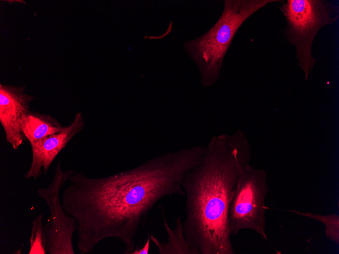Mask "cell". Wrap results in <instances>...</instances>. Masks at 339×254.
<instances>
[{
  "mask_svg": "<svg viewBox=\"0 0 339 254\" xmlns=\"http://www.w3.org/2000/svg\"><path fill=\"white\" fill-rule=\"evenodd\" d=\"M25 86L0 84V122L6 141L14 150H17L25 138L22 132L21 123L30 111L33 95L25 93Z\"/></svg>",
  "mask_w": 339,
  "mask_h": 254,
  "instance_id": "52a82bcc",
  "label": "cell"
},
{
  "mask_svg": "<svg viewBox=\"0 0 339 254\" xmlns=\"http://www.w3.org/2000/svg\"><path fill=\"white\" fill-rule=\"evenodd\" d=\"M279 8L286 20L284 35L295 47L298 66L308 80L317 62L312 55L313 42L323 27L338 19L339 7L325 0H287Z\"/></svg>",
  "mask_w": 339,
  "mask_h": 254,
  "instance_id": "277c9868",
  "label": "cell"
},
{
  "mask_svg": "<svg viewBox=\"0 0 339 254\" xmlns=\"http://www.w3.org/2000/svg\"><path fill=\"white\" fill-rule=\"evenodd\" d=\"M205 150L202 146L184 148L104 177L73 173L61 201L65 213L77 221L79 252H90L104 240L116 238L125 246L123 253L131 254L155 204L167 195L185 196L182 178L201 160Z\"/></svg>",
  "mask_w": 339,
  "mask_h": 254,
  "instance_id": "6da1fadb",
  "label": "cell"
},
{
  "mask_svg": "<svg viewBox=\"0 0 339 254\" xmlns=\"http://www.w3.org/2000/svg\"><path fill=\"white\" fill-rule=\"evenodd\" d=\"M150 238L148 235L146 242L144 245L140 248L134 249L131 254H148L150 249Z\"/></svg>",
  "mask_w": 339,
  "mask_h": 254,
  "instance_id": "4fadbf2b",
  "label": "cell"
},
{
  "mask_svg": "<svg viewBox=\"0 0 339 254\" xmlns=\"http://www.w3.org/2000/svg\"><path fill=\"white\" fill-rule=\"evenodd\" d=\"M64 127L52 116L31 111L23 118L21 123L22 132L30 143L58 132Z\"/></svg>",
  "mask_w": 339,
  "mask_h": 254,
  "instance_id": "30bf717a",
  "label": "cell"
},
{
  "mask_svg": "<svg viewBox=\"0 0 339 254\" xmlns=\"http://www.w3.org/2000/svg\"><path fill=\"white\" fill-rule=\"evenodd\" d=\"M299 215L315 220L325 226V233L327 238L336 245L339 244V216L336 214L322 215L309 212H302L297 210H290Z\"/></svg>",
  "mask_w": 339,
  "mask_h": 254,
  "instance_id": "8fae6325",
  "label": "cell"
},
{
  "mask_svg": "<svg viewBox=\"0 0 339 254\" xmlns=\"http://www.w3.org/2000/svg\"><path fill=\"white\" fill-rule=\"evenodd\" d=\"M84 126L83 117L78 113L73 122L62 130L30 143L32 159L25 178L37 180L42 174L47 173L57 156Z\"/></svg>",
  "mask_w": 339,
  "mask_h": 254,
  "instance_id": "ba28073f",
  "label": "cell"
},
{
  "mask_svg": "<svg viewBox=\"0 0 339 254\" xmlns=\"http://www.w3.org/2000/svg\"><path fill=\"white\" fill-rule=\"evenodd\" d=\"M163 226L167 234L166 242H161L153 235H149L158 249L159 254H199V251L188 241L183 228L181 217L175 220L176 227L172 229L168 225L162 210Z\"/></svg>",
  "mask_w": 339,
  "mask_h": 254,
  "instance_id": "9c48e42d",
  "label": "cell"
},
{
  "mask_svg": "<svg viewBox=\"0 0 339 254\" xmlns=\"http://www.w3.org/2000/svg\"><path fill=\"white\" fill-rule=\"evenodd\" d=\"M279 0H224V9L214 26L187 42L184 48L198 67L201 85L211 87L218 81L223 60L236 33L251 16Z\"/></svg>",
  "mask_w": 339,
  "mask_h": 254,
  "instance_id": "3957f363",
  "label": "cell"
},
{
  "mask_svg": "<svg viewBox=\"0 0 339 254\" xmlns=\"http://www.w3.org/2000/svg\"><path fill=\"white\" fill-rule=\"evenodd\" d=\"M251 147L246 134L214 136L201 160L182 180L186 197L184 235L199 254H234L228 226L241 165L249 163Z\"/></svg>",
  "mask_w": 339,
  "mask_h": 254,
  "instance_id": "7a4b0ae2",
  "label": "cell"
},
{
  "mask_svg": "<svg viewBox=\"0 0 339 254\" xmlns=\"http://www.w3.org/2000/svg\"><path fill=\"white\" fill-rule=\"evenodd\" d=\"M73 173L72 169L62 170L58 162L50 183L36 190L50 211L49 217L43 227L44 245L48 254L75 253L73 237L77 229V221L65 213L60 200V191Z\"/></svg>",
  "mask_w": 339,
  "mask_h": 254,
  "instance_id": "8992f818",
  "label": "cell"
},
{
  "mask_svg": "<svg viewBox=\"0 0 339 254\" xmlns=\"http://www.w3.org/2000/svg\"><path fill=\"white\" fill-rule=\"evenodd\" d=\"M42 217V214H40L32 221L29 254L46 253L44 245Z\"/></svg>",
  "mask_w": 339,
  "mask_h": 254,
  "instance_id": "7c38bea8",
  "label": "cell"
},
{
  "mask_svg": "<svg viewBox=\"0 0 339 254\" xmlns=\"http://www.w3.org/2000/svg\"><path fill=\"white\" fill-rule=\"evenodd\" d=\"M270 191L267 173L263 169L253 168L249 163L240 166L235 193L228 216L230 235L235 236L242 230H252L264 240L266 232L265 200Z\"/></svg>",
  "mask_w": 339,
  "mask_h": 254,
  "instance_id": "5b68a950",
  "label": "cell"
}]
</instances>
